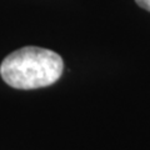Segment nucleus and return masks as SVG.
Returning a JSON list of instances; mask_svg holds the SVG:
<instances>
[{
    "label": "nucleus",
    "instance_id": "nucleus-1",
    "mask_svg": "<svg viewBox=\"0 0 150 150\" xmlns=\"http://www.w3.org/2000/svg\"><path fill=\"white\" fill-rule=\"evenodd\" d=\"M63 70L64 62L58 53L39 46H24L3 60L0 76L14 89L34 90L55 84Z\"/></svg>",
    "mask_w": 150,
    "mask_h": 150
},
{
    "label": "nucleus",
    "instance_id": "nucleus-2",
    "mask_svg": "<svg viewBox=\"0 0 150 150\" xmlns=\"http://www.w3.org/2000/svg\"><path fill=\"white\" fill-rule=\"evenodd\" d=\"M135 3H137L140 8L150 11V0H135Z\"/></svg>",
    "mask_w": 150,
    "mask_h": 150
}]
</instances>
